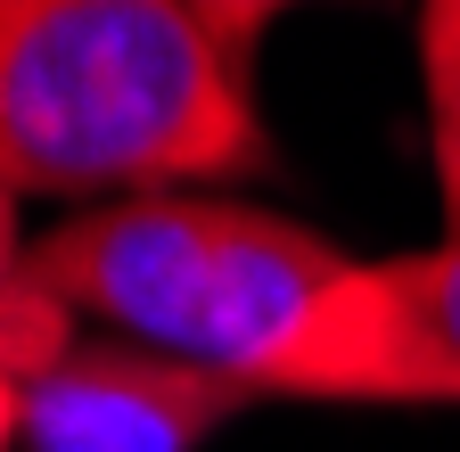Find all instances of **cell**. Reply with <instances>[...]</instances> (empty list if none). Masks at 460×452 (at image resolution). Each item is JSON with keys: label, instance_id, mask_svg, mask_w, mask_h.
<instances>
[{"label": "cell", "instance_id": "5", "mask_svg": "<svg viewBox=\"0 0 460 452\" xmlns=\"http://www.w3.org/2000/svg\"><path fill=\"white\" fill-rule=\"evenodd\" d=\"M420 83H428V156L444 231H460V0H420Z\"/></svg>", "mask_w": 460, "mask_h": 452}, {"label": "cell", "instance_id": "4", "mask_svg": "<svg viewBox=\"0 0 460 452\" xmlns=\"http://www.w3.org/2000/svg\"><path fill=\"white\" fill-rule=\"evenodd\" d=\"M247 403L255 378H230L124 337H58L25 370V452H198Z\"/></svg>", "mask_w": 460, "mask_h": 452}, {"label": "cell", "instance_id": "1", "mask_svg": "<svg viewBox=\"0 0 460 452\" xmlns=\"http://www.w3.org/2000/svg\"><path fill=\"white\" fill-rule=\"evenodd\" d=\"M271 173L247 66L181 0H0V190H198Z\"/></svg>", "mask_w": 460, "mask_h": 452}, {"label": "cell", "instance_id": "2", "mask_svg": "<svg viewBox=\"0 0 460 452\" xmlns=\"http://www.w3.org/2000/svg\"><path fill=\"white\" fill-rule=\"evenodd\" d=\"M230 206L239 198H206V190H148V198L91 206L17 255V288H33L66 321H99V337L198 362V313Z\"/></svg>", "mask_w": 460, "mask_h": 452}, {"label": "cell", "instance_id": "8", "mask_svg": "<svg viewBox=\"0 0 460 452\" xmlns=\"http://www.w3.org/2000/svg\"><path fill=\"white\" fill-rule=\"evenodd\" d=\"M17 255H25V239H17V190H0V288L17 279Z\"/></svg>", "mask_w": 460, "mask_h": 452}, {"label": "cell", "instance_id": "7", "mask_svg": "<svg viewBox=\"0 0 460 452\" xmlns=\"http://www.w3.org/2000/svg\"><path fill=\"white\" fill-rule=\"evenodd\" d=\"M181 9L230 49L239 66H255V49H263V33L288 17V9H305V0H181Z\"/></svg>", "mask_w": 460, "mask_h": 452}, {"label": "cell", "instance_id": "6", "mask_svg": "<svg viewBox=\"0 0 460 452\" xmlns=\"http://www.w3.org/2000/svg\"><path fill=\"white\" fill-rule=\"evenodd\" d=\"M58 337H75L66 313L9 279V288H0V452L25 436V370L58 346Z\"/></svg>", "mask_w": 460, "mask_h": 452}, {"label": "cell", "instance_id": "3", "mask_svg": "<svg viewBox=\"0 0 460 452\" xmlns=\"http://www.w3.org/2000/svg\"><path fill=\"white\" fill-rule=\"evenodd\" d=\"M263 394L321 403H460V231L354 263L313 305Z\"/></svg>", "mask_w": 460, "mask_h": 452}]
</instances>
